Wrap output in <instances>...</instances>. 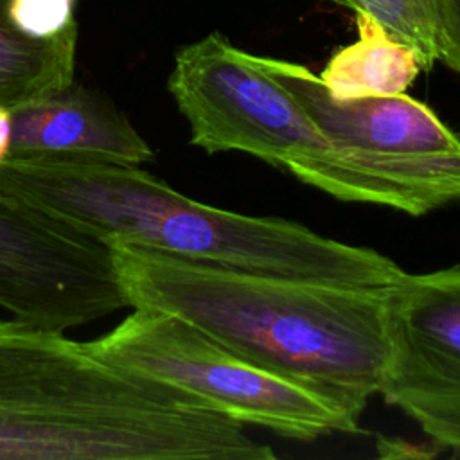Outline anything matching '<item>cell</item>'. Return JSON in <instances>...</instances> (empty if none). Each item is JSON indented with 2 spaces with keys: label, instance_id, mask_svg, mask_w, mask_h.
<instances>
[{
  "label": "cell",
  "instance_id": "obj_1",
  "mask_svg": "<svg viewBox=\"0 0 460 460\" xmlns=\"http://www.w3.org/2000/svg\"><path fill=\"white\" fill-rule=\"evenodd\" d=\"M133 309L169 313L241 359L361 417L392 358L390 289L239 271L115 243Z\"/></svg>",
  "mask_w": 460,
  "mask_h": 460
},
{
  "label": "cell",
  "instance_id": "obj_2",
  "mask_svg": "<svg viewBox=\"0 0 460 460\" xmlns=\"http://www.w3.org/2000/svg\"><path fill=\"white\" fill-rule=\"evenodd\" d=\"M244 424L93 356L61 331L0 320V460H273Z\"/></svg>",
  "mask_w": 460,
  "mask_h": 460
},
{
  "label": "cell",
  "instance_id": "obj_3",
  "mask_svg": "<svg viewBox=\"0 0 460 460\" xmlns=\"http://www.w3.org/2000/svg\"><path fill=\"white\" fill-rule=\"evenodd\" d=\"M0 183L84 234L253 273L392 288L394 259L284 217L246 216L190 199L140 165L4 160Z\"/></svg>",
  "mask_w": 460,
  "mask_h": 460
},
{
  "label": "cell",
  "instance_id": "obj_4",
  "mask_svg": "<svg viewBox=\"0 0 460 460\" xmlns=\"http://www.w3.org/2000/svg\"><path fill=\"white\" fill-rule=\"evenodd\" d=\"M167 90L189 122L190 144L205 153H248L332 198L411 216L410 201L397 189L338 151L255 54L234 47L225 36L210 32L181 47Z\"/></svg>",
  "mask_w": 460,
  "mask_h": 460
},
{
  "label": "cell",
  "instance_id": "obj_5",
  "mask_svg": "<svg viewBox=\"0 0 460 460\" xmlns=\"http://www.w3.org/2000/svg\"><path fill=\"white\" fill-rule=\"evenodd\" d=\"M86 349L181 394L194 406L295 440L358 433L359 417L338 401L262 370L185 320L137 309Z\"/></svg>",
  "mask_w": 460,
  "mask_h": 460
},
{
  "label": "cell",
  "instance_id": "obj_6",
  "mask_svg": "<svg viewBox=\"0 0 460 460\" xmlns=\"http://www.w3.org/2000/svg\"><path fill=\"white\" fill-rule=\"evenodd\" d=\"M255 61L295 95L338 151L397 189L411 216L460 201V138L429 106L404 93L338 101L300 63Z\"/></svg>",
  "mask_w": 460,
  "mask_h": 460
},
{
  "label": "cell",
  "instance_id": "obj_7",
  "mask_svg": "<svg viewBox=\"0 0 460 460\" xmlns=\"http://www.w3.org/2000/svg\"><path fill=\"white\" fill-rule=\"evenodd\" d=\"M126 305L106 243L0 185V307L63 332Z\"/></svg>",
  "mask_w": 460,
  "mask_h": 460
},
{
  "label": "cell",
  "instance_id": "obj_8",
  "mask_svg": "<svg viewBox=\"0 0 460 460\" xmlns=\"http://www.w3.org/2000/svg\"><path fill=\"white\" fill-rule=\"evenodd\" d=\"M392 358L379 395L417 424L460 422V266L390 289Z\"/></svg>",
  "mask_w": 460,
  "mask_h": 460
},
{
  "label": "cell",
  "instance_id": "obj_9",
  "mask_svg": "<svg viewBox=\"0 0 460 460\" xmlns=\"http://www.w3.org/2000/svg\"><path fill=\"white\" fill-rule=\"evenodd\" d=\"M155 158L128 117L75 81L11 111L5 160H75L142 165Z\"/></svg>",
  "mask_w": 460,
  "mask_h": 460
},
{
  "label": "cell",
  "instance_id": "obj_10",
  "mask_svg": "<svg viewBox=\"0 0 460 460\" xmlns=\"http://www.w3.org/2000/svg\"><path fill=\"white\" fill-rule=\"evenodd\" d=\"M358 40L338 49L320 79L338 101L404 93L420 72L417 54L376 18L356 13Z\"/></svg>",
  "mask_w": 460,
  "mask_h": 460
},
{
  "label": "cell",
  "instance_id": "obj_11",
  "mask_svg": "<svg viewBox=\"0 0 460 460\" xmlns=\"http://www.w3.org/2000/svg\"><path fill=\"white\" fill-rule=\"evenodd\" d=\"M77 29L36 36L13 16L11 0H0V108L16 110L74 81Z\"/></svg>",
  "mask_w": 460,
  "mask_h": 460
},
{
  "label": "cell",
  "instance_id": "obj_12",
  "mask_svg": "<svg viewBox=\"0 0 460 460\" xmlns=\"http://www.w3.org/2000/svg\"><path fill=\"white\" fill-rule=\"evenodd\" d=\"M354 13L376 18L394 38L419 58L420 70H431L442 56V38L435 0H331Z\"/></svg>",
  "mask_w": 460,
  "mask_h": 460
},
{
  "label": "cell",
  "instance_id": "obj_13",
  "mask_svg": "<svg viewBox=\"0 0 460 460\" xmlns=\"http://www.w3.org/2000/svg\"><path fill=\"white\" fill-rule=\"evenodd\" d=\"M14 20L36 36H56L75 23V0H11Z\"/></svg>",
  "mask_w": 460,
  "mask_h": 460
},
{
  "label": "cell",
  "instance_id": "obj_14",
  "mask_svg": "<svg viewBox=\"0 0 460 460\" xmlns=\"http://www.w3.org/2000/svg\"><path fill=\"white\" fill-rule=\"evenodd\" d=\"M442 38L440 61L460 75V0H435Z\"/></svg>",
  "mask_w": 460,
  "mask_h": 460
},
{
  "label": "cell",
  "instance_id": "obj_15",
  "mask_svg": "<svg viewBox=\"0 0 460 460\" xmlns=\"http://www.w3.org/2000/svg\"><path fill=\"white\" fill-rule=\"evenodd\" d=\"M419 426L440 451H447L453 458H460V422L431 420Z\"/></svg>",
  "mask_w": 460,
  "mask_h": 460
},
{
  "label": "cell",
  "instance_id": "obj_16",
  "mask_svg": "<svg viewBox=\"0 0 460 460\" xmlns=\"http://www.w3.org/2000/svg\"><path fill=\"white\" fill-rule=\"evenodd\" d=\"M377 455L385 458H406V456H435V451H426L420 446L408 444L399 438H379L377 440Z\"/></svg>",
  "mask_w": 460,
  "mask_h": 460
},
{
  "label": "cell",
  "instance_id": "obj_17",
  "mask_svg": "<svg viewBox=\"0 0 460 460\" xmlns=\"http://www.w3.org/2000/svg\"><path fill=\"white\" fill-rule=\"evenodd\" d=\"M11 144V110L0 108V164L9 155Z\"/></svg>",
  "mask_w": 460,
  "mask_h": 460
}]
</instances>
